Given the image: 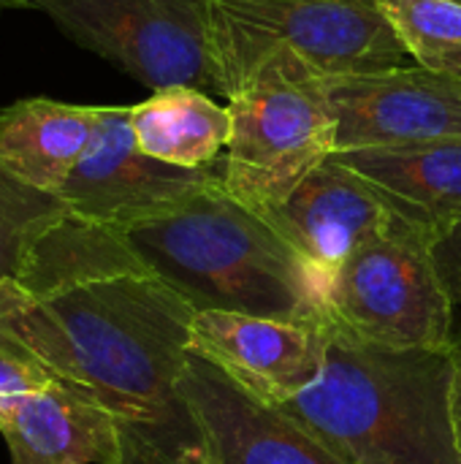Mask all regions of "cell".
Segmentation results:
<instances>
[{
  "mask_svg": "<svg viewBox=\"0 0 461 464\" xmlns=\"http://www.w3.org/2000/svg\"><path fill=\"white\" fill-rule=\"evenodd\" d=\"M193 315L152 275L57 294L0 283V332L109 411L122 464H209L204 432L179 392Z\"/></svg>",
  "mask_w": 461,
  "mask_h": 464,
  "instance_id": "1",
  "label": "cell"
},
{
  "mask_svg": "<svg viewBox=\"0 0 461 464\" xmlns=\"http://www.w3.org/2000/svg\"><path fill=\"white\" fill-rule=\"evenodd\" d=\"M454 372V348L397 351L329 332L321 378L277 411L351 464H461Z\"/></svg>",
  "mask_w": 461,
  "mask_h": 464,
  "instance_id": "2",
  "label": "cell"
},
{
  "mask_svg": "<svg viewBox=\"0 0 461 464\" xmlns=\"http://www.w3.org/2000/svg\"><path fill=\"white\" fill-rule=\"evenodd\" d=\"M122 237L141 266L196 313L323 324L326 283L269 220L228 196L223 182Z\"/></svg>",
  "mask_w": 461,
  "mask_h": 464,
  "instance_id": "3",
  "label": "cell"
},
{
  "mask_svg": "<svg viewBox=\"0 0 461 464\" xmlns=\"http://www.w3.org/2000/svg\"><path fill=\"white\" fill-rule=\"evenodd\" d=\"M217 92L285 54L318 79L405 68L408 49L378 0H209Z\"/></svg>",
  "mask_w": 461,
  "mask_h": 464,
  "instance_id": "4",
  "label": "cell"
},
{
  "mask_svg": "<svg viewBox=\"0 0 461 464\" xmlns=\"http://www.w3.org/2000/svg\"><path fill=\"white\" fill-rule=\"evenodd\" d=\"M231 141L220 158L228 196L266 218L337 152L323 82L285 54L264 60L231 95Z\"/></svg>",
  "mask_w": 461,
  "mask_h": 464,
  "instance_id": "5",
  "label": "cell"
},
{
  "mask_svg": "<svg viewBox=\"0 0 461 464\" xmlns=\"http://www.w3.org/2000/svg\"><path fill=\"white\" fill-rule=\"evenodd\" d=\"M454 302L432 258V237L402 223L364 245L329 283L323 326L397 351H451Z\"/></svg>",
  "mask_w": 461,
  "mask_h": 464,
  "instance_id": "6",
  "label": "cell"
},
{
  "mask_svg": "<svg viewBox=\"0 0 461 464\" xmlns=\"http://www.w3.org/2000/svg\"><path fill=\"white\" fill-rule=\"evenodd\" d=\"M46 14L76 46L152 92H217L209 0H54Z\"/></svg>",
  "mask_w": 461,
  "mask_h": 464,
  "instance_id": "7",
  "label": "cell"
},
{
  "mask_svg": "<svg viewBox=\"0 0 461 464\" xmlns=\"http://www.w3.org/2000/svg\"><path fill=\"white\" fill-rule=\"evenodd\" d=\"M212 169H179L147 155L130 128V106H101L95 136L57 193L68 215L128 231L160 220L220 185Z\"/></svg>",
  "mask_w": 461,
  "mask_h": 464,
  "instance_id": "8",
  "label": "cell"
},
{
  "mask_svg": "<svg viewBox=\"0 0 461 464\" xmlns=\"http://www.w3.org/2000/svg\"><path fill=\"white\" fill-rule=\"evenodd\" d=\"M321 82L337 117V152L461 144V90L432 68L416 63Z\"/></svg>",
  "mask_w": 461,
  "mask_h": 464,
  "instance_id": "9",
  "label": "cell"
},
{
  "mask_svg": "<svg viewBox=\"0 0 461 464\" xmlns=\"http://www.w3.org/2000/svg\"><path fill=\"white\" fill-rule=\"evenodd\" d=\"M329 332L226 310H201L190 324V351L255 400L280 408L310 389L323 370Z\"/></svg>",
  "mask_w": 461,
  "mask_h": 464,
  "instance_id": "10",
  "label": "cell"
},
{
  "mask_svg": "<svg viewBox=\"0 0 461 464\" xmlns=\"http://www.w3.org/2000/svg\"><path fill=\"white\" fill-rule=\"evenodd\" d=\"M264 220L329 288L331 277L397 218L361 174L331 155Z\"/></svg>",
  "mask_w": 461,
  "mask_h": 464,
  "instance_id": "11",
  "label": "cell"
},
{
  "mask_svg": "<svg viewBox=\"0 0 461 464\" xmlns=\"http://www.w3.org/2000/svg\"><path fill=\"white\" fill-rule=\"evenodd\" d=\"M179 392L204 432L209 464H351L193 351Z\"/></svg>",
  "mask_w": 461,
  "mask_h": 464,
  "instance_id": "12",
  "label": "cell"
},
{
  "mask_svg": "<svg viewBox=\"0 0 461 464\" xmlns=\"http://www.w3.org/2000/svg\"><path fill=\"white\" fill-rule=\"evenodd\" d=\"M0 432L11 464H122L109 411L60 375L3 408Z\"/></svg>",
  "mask_w": 461,
  "mask_h": 464,
  "instance_id": "13",
  "label": "cell"
},
{
  "mask_svg": "<svg viewBox=\"0 0 461 464\" xmlns=\"http://www.w3.org/2000/svg\"><path fill=\"white\" fill-rule=\"evenodd\" d=\"M340 163L361 174L402 223L437 237L461 220V144L418 150H348Z\"/></svg>",
  "mask_w": 461,
  "mask_h": 464,
  "instance_id": "14",
  "label": "cell"
},
{
  "mask_svg": "<svg viewBox=\"0 0 461 464\" xmlns=\"http://www.w3.org/2000/svg\"><path fill=\"white\" fill-rule=\"evenodd\" d=\"M101 106L19 98L0 109V163L24 185L57 196L84 158Z\"/></svg>",
  "mask_w": 461,
  "mask_h": 464,
  "instance_id": "15",
  "label": "cell"
},
{
  "mask_svg": "<svg viewBox=\"0 0 461 464\" xmlns=\"http://www.w3.org/2000/svg\"><path fill=\"white\" fill-rule=\"evenodd\" d=\"M136 144L179 169H212L231 141V111L198 87L155 90L130 106Z\"/></svg>",
  "mask_w": 461,
  "mask_h": 464,
  "instance_id": "16",
  "label": "cell"
},
{
  "mask_svg": "<svg viewBox=\"0 0 461 464\" xmlns=\"http://www.w3.org/2000/svg\"><path fill=\"white\" fill-rule=\"evenodd\" d=\"M117 275L149 272L128 247L122 231L65 215L35 242L16 285L30 294H57Z\"/></svg>",
  "mask_w": 461,
  "mask_h": 464,
  "instance_id": "17",
  "label": "cell"
},
{
  "mask_svg": "<svg viewBox=\"0 0 461 464\" xmlns=\"http://www.w3.org/2000/svg\"><path fill=\"white\" fill-rule=\"evenodd\" d=\"M68 209L52 193L19 182L0 163V283H16L35 242Z\"/></svg>",
  "mask_w": 461,
  "mask_h": 464,
  "instance_id": "18",
  "label": "cell"
},
{
  "mask_svg": "<svg viewBox=\"0 0 461 464\" xmlns=\"http://www.w3.org/2000/svg\"><path fill=\"white\" fill-rule=\"evenodd\" d=\"M378 5L418 65L461 49V0H378Z\"/></svg>",
  "mask_w": 461,
  "mask_h": 464,
  "instance_id": "19",
  "label": "cell"
},
{
  "mask_svg": "<svg viewBox=\"0 0 461 464\" xmlns=\"http://www.w3.org/2000/svg\"><path fill=\"white\" fill-rule=\"evenodd\" d=\"M54 372L22 343L0 332V411L49 383Z\"/></svg>",
  "mask_w": 461,
  "mask_h": 464,
  "instance_id": "20",
  "label": "cell"
},
{
  "mask_svg": "<svg viewBox=\"0 0 461 464\" xmlns=\"http://www.w3.org/2000/svg\"><path fill=\"white\" fill-rule=\"evenodd\" d=\"M432 258L454 307L461 310V220L432 237Z\"/></svg>",
  "mask_w": 461,
  "mask_h": 464,
  "instance_id": "21",
  "label": "cell"
},
{
  "mask_svg": "<svg viewBox=\"0 0 461 464\" xmlns=\"http://www.w3.org/2000/svg\"><path fill=\"white\" fill-rule=\"evenodd\" d=\"M454 359H456V372H454V432H456V449H459L461 462V329L454 345Z\"/></svg>",
  "mask_w": 461,
  "mask_h": 464,
  "instance_id": "22",
  "label": "cell"
},
{
  "mask_svg": "<svg viewBox=\"0 0 461 464\" xmlns=\"http://www.w3.org/2000/svg\"><path fill=\"white\" fill-rule=\"evenodd\" d=\"M424 68H432V71H437V73H443V76H448L456 87L461 90V49L459 52H448V54H443V57H437V60H432L429 65H424Z\"/></svg>",
  "mask_w": 461,
  "mask_h": 464,
  "instance_id": "23",
  "label": "cell"
},
{
  "mask_svg": "<svg viewBox=\"0 0 461 464\" xmlns=\"http://www.w3.org/2000/svg\"><path fill=\"white\" fill-rule=\"evenodd\" d=\"M54 0H0V11H14V8H38L46 11Z\"/></svg>",
  "mask_w": 461,
  "mask_h": 464,
  "instance_id": "24",
  "label": "cell"
}]
</instances>
